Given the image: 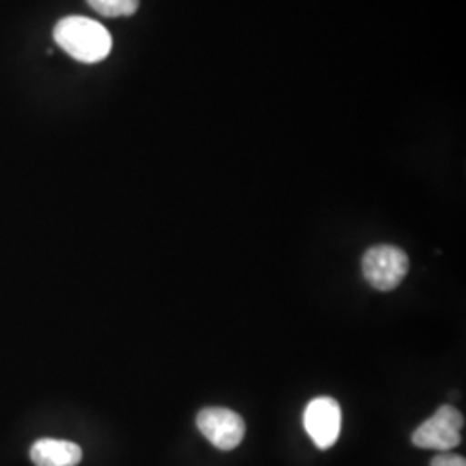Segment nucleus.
Returning a JSON list of instances; mask_svg holds the SVG:
<instances>
[{
    "label": "nucleus",
    "mask_w": 466,
    "mask_h": 466,
    "mask_svg": "<svg viewBox=\"0 0 466 466\" xmlns=\"http://www.w3.org/2000/svg\"><path fill=\"white\" fill-rule=\"evenodd\" d=\"M88 5L100 16H132L137 13L140 0H86Z\"/></svg>",
    "instance_id": "0eeeda50"
},
{
    "label": "nucleus",
    "mask_w": 466,
    "mask_h": 466,
    "mask_svg": "<svg viewBox=\"0 0 466 466\" xmlns=\"http://www.w3.org/2000/svg\"><path fill=\"white\" fill-rule=\"evenodd\" d=\"M361 268L367 282L373 289L389 292L400 287V282L404 280L410 268V259L406 252L400 248L382 244L370 248L365 252Z\"/></svg>",
    "instance_id": "f03ea898"
},
{
    "label": "nucleus",
    "mask_w": 466,
    "mask_h": 466,
    "mask_svg": "<svg viewBox=\"0 0 466 466\" xmlns=\"http://www.w3.org/2000/svg\"><path fill=\"white\" fill-rule=\"evenodd\" d=\"M465 425L463 415L450 404L441 406L432 417L423 421L413 432V444L420 450H454L461 442V429Z\"/></svg>",
    "instance_id": "7ed1b4c3"
},
{
    "label": "nucleus",
    "mask_w": 466,
    "mask_h": 466,
    "mask_svg": "<svg viewBox=\"0 0 466 466\" xmlns=\"http://www.w3.org/2000/svg\"><path fill=\"white\" fill-rule=\"evenodd\" d=\"M431 466H466L465 458L456 456V454H439L432 460Z\"/></svg>",
    "instance_id": "6e6552de"
},
{
    "label": "nucleus",
    "mask_w": 466,
    "mask_h": 466,
    "mask_svg": "<svg viewBox=\"0 0 466 466\" xmlns=\"http://www.w3.org/2000/svg\"><path fill=\"white\" fill-rule=\"evenodd\" d=\"M342 411L333 398L321 396L311 400L304 410V429L318 450H329L340 435Z\"/></svg>",
    "instance_id": "39448f33"
},
{
    "label": "nucleus",
    "mask_w": 466,
    "mask_h": 466,
    "mask_svg": "<svg viewBox=\"0 0 466 466\" xmlns=\"http://www.w3.org/2000/svg\"><path fill=\"white\" fill-rule=\"evenodd\" d=\"M30 458L35 466H76L84 452L78 444L69 441L40 439L32 446Z\"/></svg>",
    "instance_id": "423d86ee"
},
{
    "label": "nucleus",
    "mask_w": 466,
    "mask_h": 466,
    "mask_svg": "<svg viewBox=\"0 0 466 466\" xmlns=\"http://www.w3.org/2000/svg\"><path fill=\"white\" fill-rule=\"evenodd\" d=\"M196 423L200 433L221 451L235 450L246 435L244 420L228 408H204Z\"/></svg>",
    "instance_id": "20e7f679"
},
{
    "label": "nucleus",
    "mask_w": 466,
    "mask_h": 466,
    "mask_svg": "<svg viewBox=\"0 0 466 466\" xmlns=\"http://www.w3.org/2000/svg\"><path fill=\"white\" fill-rule=\"evenodd\" d=\"M54 40L73 59L94 65L106 59L113 49L111 34L90 17L69 16L54 28Z\"/></svg>",
    "instance_id": "f257e3e1"
}]
</instances>
